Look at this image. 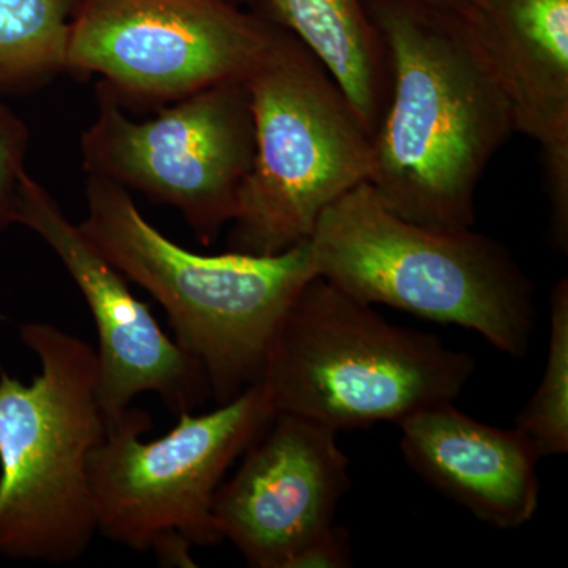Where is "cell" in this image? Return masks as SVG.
I'll return each instance as SVG.
<instances>
[{
	"label": "cell",
	"mask_w": 568,
	"mask_h": 568,
	"mask_svg": "<svg viewBox=\"0 0 568 568\" xmlns=\"http://www.w3.org/2000/svg\"><path fill=\"white\" fill-rule=\"evenodd\" d=\"M364 2L392 62L368 183L407 222L470 230L481 175L515 133L495 71L459 11L417 0Z\"/></svg>",
	"instance_id": "6da1fadb"
},
{
	"label": "cell",
	"mask_w": 568,
	"mask_h": 568,
	"mask_svg": "<svg viewBox=\"0 0 568 568\" xmlns=\"http://www.w3.org/2000/svg\"><path fill=\"white\" fill-rule=\"evenodd\" d=\"M85 201L82 233L163 306L175 342L203 366L219 405L260 383L280 321L317 276L310 242L268 256H211L160 233L119 183L89 175Z\"/></svg>",
	"instance_id": "7a4b0ae2"
},
{
	"label": "cell",
	"mask_w": 568,
	"mask_h": 568,
	"mask_svg": "<svg viewBox=\"0 0 568 568\" xmlns=\"http://www.w3.org/2000/svg\"><path fill=\"white\" fill-rule=\"evenodd\" d=\"M308 242L317 276L358 301L469 328L514 358L528 354L536 287L495 239L407 222L365 182L325 209Z\"/></svg>",
	"instance_id": "3957f363"
},
{
	"label": "cell",
	"mask_w": 568,
	"mask_h": 568,
	"mask_svg": "<svg viewBox=\"0 0 568 568\" xmlns=\"http://www.w3.org/2000/svg\"><path fill=\"white\" fill-rule=\"evenodd\" d=\"M474 372L473 355L315 276L280 321L260 383L276 414L338 433L454 403Z\"/></svg>",
	"instance_id": "277c9868"
},
{
	"label": "cell",
	"mask_w": 568,
	"mask_h": 568,
	"mask_svg": "<svg viewBox=\"0 0 568 568\" xmlns=\"http://www.w3.org/2000/svg\"><path fill=\"white\" fill-rule=\"evenodd\" d=\"M31 384L0 369V556L77 562L97 534L89 463L106 433L97 351L48 323L20 325Z\"/></svg>",
	"instance_id": "5b68a950"
},
{
	"label": "cell",
	"mask_w": 568,
	"mask_h": 568,
	"mask_svg": "<svg viewBox=\"0 0 568 568\" xmlns=\"http://www.w3.org/2000/svg\"><path fill=\"white\" fill-rule=\"evenodd\" d=\"M245 84L254 155L230 250L268 256L308 241L325 209L369 182L372 134L320 59L276 26Z\"/></svg>",
	"instance_id": "8992f818"
},
{
	"label": "cell",
	"mask_w": 568,
	"mask_h": 568,
	"mask_svg": "<svg viewBox=\"0 0 568 568\" xmlns=\"http://www.w3.org/2000/svg\"><path fill=\"white\" fill-rule=\"evenodd\" d=\"M276 416L263 384L246 387L212 413H185L171 432L142 439L152 418L130 406L106 424L89 478L97 532L162 562L194 567L193 547L222 541L213 503L235 459Z\"/></svg>",
	"instance_id": "52a82bcc"
},
{
	"label": "cell",
	"mask_w": 568,
	"mask_h": 568,
	"mask_svg": "<svg viewBox=\"0 0 568 568\" xmlns=\"http://www.w3.org/2000/svg\"><path fill=\"white\" fill-rule=\"evenodd\" d=\"M81 155L88 175L178 209L201 244L211 245L237 215L252 170L248 89L213 85L138 122L100 84L99 114L82 133Z\"/></svg>",
	"instance_id": "ba28073f"
},
{
	"label": "cell",
	"mask_w": 568,
	"mask_h": 568,
	"mask_svg": "<svg viewBox=\"0 0 568 568\" xmlns=\"http://www.w3.org/2000/svg\"><path fill=\"white\" fill-rule=\"evenodd\" d=\"M274 32L227 0H78L65 70L99 74L114 97L175 102L248 80Z\"/></svg>",
	"instance_id": "9c48e42d"
},
{
	"label": "cell",
	"mask_w": 568,
	"mask_h": 568,
	"mask_svg": "<svg viewBox=\"0 0 568 568\" xmlns=\"http://www.w3.org/2000/svg\"><path fill=\"white\" fill-rule=\"evenodd\" d=\"M17 224L29 227L58 254L91 310L106 424L121 417L141 394H155L178 417L207 402L212 392L203 366L163 331L149 305L134 297L122 272L28 171L21 178Z\"/></svg>",
	"instance_id": "30bf717a"
},
{
	"label": "cell",
	"mask_w": 568,
	"mask_h": 568,
	"mask_svg": "<svg viewBox=\"0 0 568 568\" xmlns=\"http://www.w3.org/2000/svg\"><path fill=\"white\" fill-rule=\"evenodd\" d=\"M222 484L213 525L254 568H291L315 538L335 525L351 487L349 459L335 429L276 414Z\"/></svg>",
	"instance_id": "8fae6325"
},
{
	"label": "cell",
	"mask_w": 568,
	"mask_h": 568,
	"mask_svg": "<svg viewBox=\"0 0 568 568\" xmlns=\"http://www.w3.org/2000/svg\"><path fill=\"white\" fill-rule=\"evenodd\" d=\"M503 88L515 132L540 145L552 245L568 244V0H474L459 11Z\"/></svg>",
	"instance_id": "7c38bea8"
},
{
	"label": "cell",
	"mask_w": 568,
	"mask_h": 568,
	"mask_svg": "<svg viewBox=\"0 0 568 568\" xmlns=\"http://www.w3.org/2000/svg\"><path fill=\"white\" fill-rule=\"evenodd\" d=\"M403 457L433 488L497 529H517L538 508L541 457L519 429L459 413L454 403L399 422Z\"/></svg>",
	"instance_id": "4fadbf2b"
},
{
	"label": "cell",
	"mask_w": 568,
	"mask_h": 568,
	"mask_svg": "<svg viewBox=\"0 0 568 568\" xmlns=\"http://www.w3.org/2000/svg\"><path fill=\"white\" fill-rule=\"evenodd\" d=\"M252 2L253 13L293 33L320 59L373 138L390 99L392 62L364 0Z\"/></svg>",
	"instance_id": "5bb4252c"
},
{
	"label": "cell",
	"mask_w": 568,
	"mask_h": 568,
	"mask_svg": "<svg viewBox=\"0 0 568 568\" xmlns=\"http://www.w3.org/2000/svg\"><path fill=\"white\" fill-rule=\"evenodd\" d=\"M78 0H0V97L32 91L65 70Z\"/></svg>",
	"instance_id": "9a60e30c"
},
{
	"label": "cell",
	"mask_w": 568,
	"mask_h": 568,
	"mask_svg": "<svg viewBox=\"0 0 568 568\" xmlns=\"http://www.w3.org/2000/svg\"><path fill=\"white\" fill-rule=\"evenodd\" d=\"M541 458L568 452V280L551 291V328L544 377L515 420Z\"/></svg>",
	"instance_id": "2e32d148"
},
{
	"label": "cell",
	"mask_w": 568,
	"mask_h": 568,
	"mask_svg": "<svg viewBox=\"0 0 568 568\" xmlns=\"http://www.w3.org/2000/svg\"><path fill=\"white\" fill-rule=\"evenodd\" d=\"M28 149V125L9 106L0 103V231L17 224Z\"/></svg>",
	"instance_id": "e0dca14e"
},
{
	"label": "cell",
	"mask_w": 568,
	"mask_h": 568,
	"mask_svg": "<svg viewBox=\"0 0 568 568\" xmlns=\"http://www.w3.org/2000/svg\"><path fill=\"white\" fill-rule=\"evenodd\" d=\"M353 562L349 534L342 526H331L294 559L291 568H345Z\"/></svg>",
	"instance_id": "ac0fdd59"
},
{
	"label": "cell",
	"mask_w": 568,
	"mask_h": 568,
	"mask_svg": "<svg viewBox=\"0 0 568 568\" xmlns=\"http://www.w3.org/2000/svg\"><path fill=\"white\" fill-rule=\"evenodd\" d=\"M425 6L436 7V9L463 11L466 10L474 0H417Z\"/></svg>",
	"instance_id": "d6986e66"
}]
</instances>
